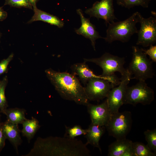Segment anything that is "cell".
<instances>
[{
    "label": "cell",
    "mask_w": 156,
    "mask_h": 156,
    "mask_svg": "<svg viewBox=\"0 0 156 156\" xmlns=\"http://www.w3.org/2000/svg\"><path fill=\"white\" fill-rule=\"evenodd\" d=\"M70 68L72 74L75 76H78L79 79L85 86L90 79L102 77L95 74L84 61L82 63L74 64Z\"/></svg>",
    "instance_id": "17"
},
{
    "label": "cell",
    "mask_w": 156,
    "mask_h": 156,
    "mask_svg": "<svg viewBox=\"0 0 156 156\" xmlns=\"http://www.w3.org/2000/svg\"><path fill=\"white\" fill-rule=\"evenodd\" d=\"M2 80H0V89L2 85Z\"/></svg>",
    "instance_id": "33"
},
{
    "label": "cell",
    "mask_w": 156,
    "mask_h": 156,
    "mask_svg": "<svg viewBox=\"0 0 156 156\" xmlns=\"http://www.w3.org/2000/svg\"><path fill=\"white\" fill-rule=\"evenodd\" d=\"M3 132L14 147L17 153L18 147L22 142L18 125L11 123L7 120L2 123Z\"/></svg>",
    "instance_id": "14"
},
{
    "label": "cell",
    "mask_w": 156,
    "mask_h": 156,
    "mask_svg": "<svg viewBox=\"0 0 156 156\" xmlns=\"http://www.w3.org/2000/svg\"><path fill=\"white\" fill-rule=\"evenodd\" d=\"M114 81V78L102 76L89 80L84 87L89 101H99L106 98L109 91L115 87L113 83Z\"/></svg>",
    "instance_id": "8"
},
{
    "label": "cell",
    "mask_w": 156,
    "mask_h": 156,
    "mask_svg": "<svg viewBox=\"0 0 156 156\" xmlns=\"http://www.w3.org/2000/svg\"><path fill=\"white\" fill-rule=\"evenodd\" d=\"M119 5L130 9L135 6L148 8L151 0H116Z\"/></svg>",
    "instance_id": "22"
},
{
    "label": "cell",
    "mask_w": 156,
    "mask_h": 156,
    "mask_svg": "<svg viewBox=\"0 0 156 156\" xmlns=\"http://www.w3.org/2000/svg\"><path fill=\"white\" fill-rule=\"evenodd\" d=\"M122 156H134L132 144L131 146L127 149L123 154Z\"/></svg>",
    "instance_id": "30"
},
{
    "label": "cell",
    "mask_w": 156,
    "mask_h": 156,
    "mask_svg": "<svg viewBox=\"0 0 156 156\" xmlns=\"http://www.w3.org/2000/svg\"><path fill=\"white\" fill-rule=\"evenodd\" d=\"M114 0H101L96 1L92 7L87 9L85 13L90 17H94L98 19L101 18L105 21L106 26L117 19L114 14Z\"/></svg>",
    "instance_id": "10"
},
{
    "label": "cell",
    "mask_w": 156,
    "mask_h": 156,
    "mask_svg": "<svg viewBox=\"0 0 156 156\" xmlns=\"http://www.w3.org/2000/svg\"><path fill=\"white\" fill-rule=\"evenodd\" d=\"M6 5L16 8L33 9L32 5L28 0H5L4 5Z\"/></svg>",
    "instance_id": "26"
},
{
    "label": "cell",
    "mask_w": 156,
    "mask_h": 156,
    "mask_svg": "<svg viewBox=\"0 0 156 156\" xmlns=\"http://www.w3.org/2000/svg\"><path fill=\"white\" fill-rule=\"evenodd\" d=\"M154 100V92L145 81H139L135 85L127 86L123 99V104L135 106L138 103L150 104Z\"/></svg>",
    "instance_id": "7"
},
{
    "label": "cell",
    "mask_w": 156,
    "mask_h": 156,
    "mask_svg": "<svg viewBox=\"0 0 156 156\" xmlns=\"http://www.w3.org/2000/svg\"><path fill=\"white\" fill-rule=\"evenodd\" d=\"M14 56V54L12 53L7 58L3 59L0 62V76L8 72V65Z\"/></svg>",
    "instance_id": "27"
},
{
    "label": "cell",
    "mask_w": 156,
    "mask_h": 156,
    "mask_svg": "<svg viewBox=\"0 0 156 156\" xmlns=\"http://www.w3.org/2000/svg\"><path fill=\"white\" fill-rule=\"evenodd\" d=\"M1 113V112H0V118H1V115L0 114Z\"/></svg>",
    "instance_id": "35"
},
{
    "label": "cell",
    "mask_w": 156,
    "mask_h": 156,
    "mask_svg": "<svg viewBox=\"0 0 156 156\" xmlns=\"http://www.w3.org/2000/svg\"><path fill=\"white\" fill-rule=\"evenodd\" d=\"M8 16V13L2 7H0V21L5 20Z\"/></svg>",
    "instance_id": "31"
},
{
    "label": "cell",
    "mask_w": 156,
    "mask_h": 156,
    "mask_svg": "<svg viewBox=\"0 0 156 156\" xmlns=\"http://www.w3.org/2000/svg\"><path fill=\"white\" fill-rule=\"evenodd\" d=\"M147 49H144L142 48V50L144 53L146 55H148L150 59L153 62H156V46L151 45Z\"/></svg>",
    "instance_id": "28"
},
{
    "label": "cell",
    "mask_w": 156,
    "mask_h": 156,
    "mask_svg": "<svg viewBox=\"0 0 156 156\" xmlns=\"http://www.w3.org/2000/svg\"><path fill=\"white\" fill-rule=\"evenodd\" d=\"M132 143L131 140L126 138L116 140L109 146L108 156H122Z\"/></svg>",
    "instance_id": "18"
},
{
    "label": "cell",
    "mask_w": 156,
    "mask_h": 156,
    "mask_svg": "<svg viewBox=\"0 0 156 156\" xmlns=\"http://www.w3.org/2000/svg\"><path fill=\"white\" fill-rule=\"evenodd\" d=\"M90 152L80 140L65 137L38 138L25 156H89Z\"/></svg>",
    "instance_id": "1"
},
{
    "label": "cell",
    "mask_w": 156,
    "mask_h": 156,
    "mask_svg": "<svg viewBox=\"0 0 156 156\" xmlns=\"http://www.w3.org/2000/svg\"><path fill=\"white\" fill-rule=\"evenodd\" d=\"M136 12L140 27L138 31L136 44L144 47L153 45L156 42V17L151 16L145 18L140 12Z\"/></svg>",
    "instance_id": "9"
},
{
    "label": "cell",
    "mask_w": 156,
    "mask_h": 156,
    "mask_svg": "<svg viewBox=\"0 0 156 156\" xmlns=\"http://www.w3.org/2000/svg\"><path fill=\"white\" fill-rule=\"evenodd\" d=\"M22 124L23 128L21 132L29 142L40 127L39 122L36 118L32 117L31 119H27Z\"/></svg>",
    "instance_id": "19"
},
{
    "label": "cell",
    "mask_w": 156,
    "mask_h": 156,
    "mask_svg": "<svg viewBox=\"0 0 156 156\" xmlns=\"http://www.w3.org/2000/svg\"><path fill=\"white\" fill-rule=\"evenodd\" d=\"M33 8L34 14L28 23L41 21L56 26L60 28L63 27L64 22L57 16L38 9L36 6L33 7Z\"/></svg>",
    "instance_id": "16"
},
{
    "label": "cell",
    "mask_w": 156,
    "mask_h": 156,
    "mask_svg": "<svg viewBox=\"0 0 156 156\" xmlns=\"http://www.w3.org/2000/svg\"><path fill=\"white\" fill-rule=\"evenodd\" d=\"M2 83L0 89V112L2 113L8 106L7 101L5 95V89L8 83L7 76L3 78Z\"/></svg>",
    "instance_id": "25"
},
{
    "label": "cell",
    "mask_w": 156,
    "mask_h": 156,
    "mask_svg": "<svg viewBox=\"0 0 156 156\" xmlns=\"http://www.w3.org/2000/svg\"><path fill=\"white\" fill-rule=\"evenodd\" d=\"M132 124L131 113L125 111L112 114L105 128L109 135L119 140L126 138Z\"/></svg>",
    "instance_id": "6"
},
{
    "label": "cell",
    "mask_w": 156,
    "mask_h": 156,
    "mask_svg": "<svg viewBox=\"0 0 156 156\" xmlns=\"http://www.w3.org/2000/svg\"><path fill=\"white\" fill-rule=\"evenodd\" d=\"M84 61L91 62L99 66L102 69L101 76L114 78L118 77L115 75L116 72H119L121 76L127 75L129 72L128 69L124 67L125 63V58L120 57L106 52L101 57L97 58L84 59Z\"/></svg>",
    "instance_id": "5"
},
{
    "label": "cell",
    "mask_w": 156,
    "mask_h": 156,
    "mask_svg": "<svg viewBox=\"0 0 156 156\" xmlns=\"http://www.w3.org/2000/svg\"><path fill=\"white\" fill-rule=\"evenodd\" d=\"M33 7L36 6V3L38 0H28Z\"/></svg>",
    "instance_id": "32"
},
{
    "label": "cell",
    "mask_w": 156,
    "mask_h": 156,
    "mask_svg": "<svg viewBox=\"0 0 156 156\" xmlns=\"http://www.w3.org/2000/svg\"><path fill=\"white\" fill-rule=\"evenodd\" d=\"M88 131V129H84L79 125H75L72 127L65 126V132L64 137L73 139L77 136L85 135Z\"/></svg>",
    "instance_id": "23"
},
{
    "label": "cell",
    "mask_w": 156,
    "mask_h": 156,
    "mask_svg": "<svg viewBox=\"0 0 156 156\" xmlns=\"http://www.w3.org/2000/svg\"><path fill=\"white\" fill-rule=\"evenodd\" d=\"M105 127L94 124L91 122L88 128V131L85 135L87 140L86 144H90L94 147L99 148L101 153L99 144V141L104 133Z\"/></svg>",
    "instance_id": "15"
},
{
    "label": "cell",
    "mask_w": 156,
    "mask_h": 156,
    "mask_svg": "<svg viewBox=\"0 0 156 156\" xmlns=\"http://www.w3.org/2000/svg\"><path fill=\"white\" fill-rule=\"evenodd\" d=\"M138 23V19L136 12L123 21L110 23L106 30V36L103 38L108 43L115 41L127 42L133 35L138 33L136 27Z\"/></svg>",
    "instance_id": "3"
},
{
    "label": "cell",
    "mask_w": 156,
    "mask_h": 156,
    "mask_svg": "<svg viewBox=\"0 0 156 156\" xmlns=\"http://www.w3.org/2000/svg\"><path fill=\"white\" fill-rule=\"evenodd\" d=\"M134 156H155L156 153L152 152L147 145L138 142H133Z\"/></svg>",
    "instance_id": "21"
},
{
    "label": "cell",
    "mask_w": 156,
    "mask_h": 156,
    "mask_svg": "<svg viewBox=\"0 0 156 156\" xmlns=\"http://www.w3.org/2000/svg\"><path fill=\"white\" fill-rule=\"evenodd\" d=\"M2 123L0 121V153L5 146L6 139L2 131Z\"/></svg>",
    "instance_id": "29"
},
{
    "label": "cell",
    "mask_w": 156,
    "mask_h": 156,
    "mask_svg": "<svg viewBox=\"0 0 156 156\" xmlns=\"http://www.w3.org/2000/svg\"><path fill=\"white\" fill-rule=\"evenodd\" d=\"M25 110L18 108L5 109L2 113L7 116V120L9 122L18 125L22 124L27 119L25 117Z\"/></svg>",
    "instance_id": "20"
},
{
    "label": "cell",
    "mask_w": 156,
    "mask_h": 156,
    "mask_svg": "<svg viewBox=\"0 0 156 156\" xmlns=\"http://www.w3.org/2000/svg\"><path fill=\"white\" fill-rule=\"evenodd\" d=\"M86 106L91 123L105 127L112 115L107 99L102 103L98 105H94L89 103Z\"/></svg>",
    "instance_id": "12"
},
{
    "label": "cell",
    "mask_w": 156,
    "mask_h": 156,
    "mask_svg": "<svg viewBox=\"0 0 156 156\" xmlns=\"http://www.w3.org/2000/svg\"><path fill=\"white\" fill-rule=\"evenodd\" d=\"M147 145L152 151L156 153V129H148L144 132Z\"/></svg>",
    "instance_id": "24"
},
{
    "label": "cell",
    "mask_w": 156,
    "mask_h": 156,
    "mask_svg": "<svg viewBox=\"0 0 156 156\" xmlns=\"http://www.w3.org/2000/svg\"><path fill=\"white\" fill-rule=\"evenodd\" d=\"M131 78L129 73L125 76H122L118 86L113 87L109 92L106 99L112 114L118 112L119 108L124 104V96Z\"/></svg>",
    "instance_id": "11"
},
{
    "label": "cell",
    "mask_w": 156,
    "mask_h": 156,
    "mask_svg": "<svg viewBox=\"0 0 156 156\" xmlns=\"http://www.w3.org/2000/svg\"><path fill=\"white\" fill-rule=\"evenodd\" d=\"M45 72L48 79L63 99L86 106L89 103L84 88L75 76L66 72L56 71L51 68L46 69Z\"/></svg>",
    "instance_id": "2"
},
{
    "label": "cell",
    "mask_w": 156,
    "mask_h": 156,
    "mask_svg": "<svg viewBox=\"0 0 156 156\" xmlns=\"http://www.w3.org/2000/svg\"><path fill=\"white\" fill-rule=\"evenodd\" d=\"M1 34L0 32V38H1Z\"/></svg>",
    "instance_id": "34"
},
{
    "label": "cell",
    "mask_w": 156,
    "mask_h": 156,
    "mask_svg": "<svg viewBox=\"0 0 156 156\" xmlns=\"http://www.w3.org/2000/svg\"><path fill=\"white\" fill-rule=\"evenodd\" d=\"M132 49V57L128 68L131 76L133 75L131 79L145 81L153 78L154 75L153 61L147 57L142 48L133 46Z\"/></svg>",
    "instance_id": "4"
},
{
    "label": "cell",
    "mask_w": 156,
    "mask_h": 156,
    "mask_svg": "<svg viewBox=\"0 0 156 156\" xmlns=\"http://www.w3.org/2000/svg\"><path fill=\"white\" fill-rule=\"evenodd\" d=\"M77 12L80 16L81 24L79 28L75 30V31L77 34L89 39L95 51L96 40L98 39L103 38L99 34L96 30L95 26L90 22V19L84 16L81 9H77Z\"/></svg>",
    "instance_id": "13"
}]
</instances>
